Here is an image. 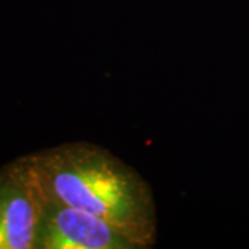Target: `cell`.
I'll return each mask as SVG.
<instances>
[{"instance_id":"obj_1","label":"cell","mask_w":249,"mask_h":249,"mask_svg":"<svg viewBox=\"0 0 249 249\" xmlns=\"http://www.w3.org/2000/svg\"><path fill=\"white\" fill-rule=\"evenodd\" d=\"M46 201L112 224L137 249L157 241V208L148 183L107 150L71 142L28 157Z\"/></svg>"},{"instance_id":"obj_2","label":"cell","mask_w":249,"mask_h":249,"mask_svg":"<svg viewBox=\"0 0 249 249\" xmlns=\"http://www.w3.org/2000/svg\"><path fill=\"white\" fill-rule=\"evenodd\" d=\"M46 199L29 158L0 173V249L36 248Z\"/></svg>"},{"instance_id":"obj_3","label":"cell","mask_w":249,"mask_h":249,"mask_svg":"<svg viewBox=\"0 0 249 249\" xmlns=\"http://www.w3.org/2000/svg\"><path fill=\"white\" fill-rule=\"evenodd\" d=\"M36 248L137 249L112 224L67 205L46 201Z\"/></svg>"}]
</instances>
